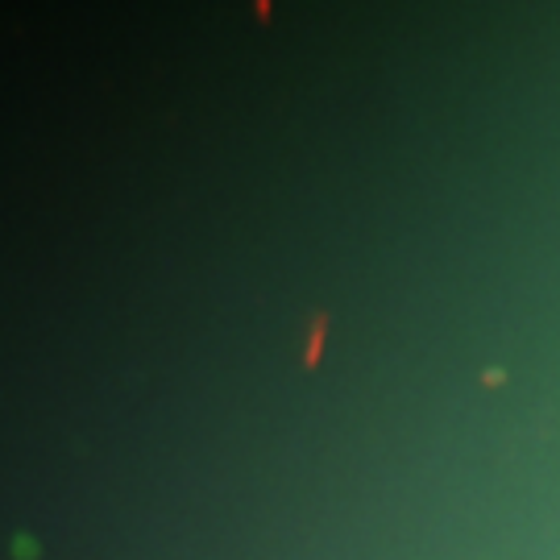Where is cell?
Segmentation results:
<instances>
[{
  "label": "cell",
  "instance_id": "cell-1",
  "mask_svg": "<svg viewBox=\"0 0 560 560\" xmlns=\"http://www.w3.org/2000/svg\"><path fill=\"white\" fill-rule=\"evenodd\" d=\"M13 552H18V557H25V560H34V557H38V544L30 540V536H18V540H13Z\"/></svg>",
  "mask_w": 560,
  "mask_h": 560
}]
</instances>
